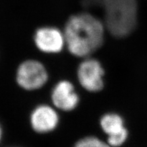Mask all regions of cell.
I'll use <instances>...</instances> for the list:
<instances>
[{
    "instance_id": "5b68a950",
    "label": "cell",
    "mask_w": 147,
    "mask_h": 147,
    "mask_svg": "<svg viewBox=\"0 0 147 147\" xmlns=\"http://www.w3.org/2000/svg\"><path fill=\"white\" fill-rule=\"evenodd\" d=\"M34 41L38 49L47 53H57L63 49L65 37L54 27H42L36 31Z\"/></svg>"
},
{
    "instance_id": "8992f818",
    "label": "cell",
    "mask_w": 147,
    "mask_h": 147,
    "mask_svg": "<svg viewBox=\"0 0 147 147\" xmlns=\"http://www.w3.org/2000/svg\"><path fill=\"white\" fill-rule=\"evenodd\" d=\"M51 99L57 108L64 111L74 110L79 102L78 95L75 92L73 84L67 80H62L55 85Z\"/></svg>"
},
{
    "instance_id": "7a4b0ae2",
    "label": "cell",
    "mask_w": 147,
    "mask_h": 147,
    "mask_svg": "<svg viewBox=\"0 0 147 147\" xmlns=\"http://www.w3.org/2000/svg\"><path fill=\"white\" fill-rule=\"evenodd\" d=\"M82 4L102 8L106 29L116 38L127 36L136 27V0H82Z\"/></svg>"
},
{
    "instance_id": "277c9868",
    "label": "cell",
    "mask_w": 147,
    "mask_h": 147,
    "mask_svg": "<svg viewBox=\"0 0 147 147\" xmlns=\"http://www.w3.org/2000/svg\"><path fill=\"white\" fill-rule=\"evenodd\" d=\"M77 75L80 84L88 91H100L104 87V69L95 59H84L78 66Z\"/></svg>"
},
{
    "instance_id": "30bf717a",
    "label": "cell",
    "mask_w": 147,
    "mask_h": 147,
    "mask_svg": "<svg viewBox=\"0 0 147 147\" xmlns=\"http://www.w3.org/2000/svg\"><path fill=\"white\" fill-rule=\"evenodd\" d=\"M74 147H95V137L88 136L76 142Z\"/></svg>"
},
{
    "instance_id": "6da1fadb",
    "label": "cell",
    "mask_w": 147,
    "mask_h": 147,
    "mask_svg": "<svg viewBox=\"0 0 147 147\" xmlns=\"http://www.w3.org/2000/svg\"><path fill=\"white\" fill-rule=\"evenodd\" d=\"M64 37L70 53L78 57H87L103 45L104 26L91 14H78L67 21Z\"/></svg>"
},
{
    "instance_id": "9c48e42d",
    "label": "cell",
    "mask_w": 147,
    "mask_h": 147,
    "mask_svg": "<svg viewBox=\"0 0 147 147\" xmlns=\"http://www.w3.org/2000/svg\"><path fill=\"white\" fill-rule=\"evenodd\" d=\"M127 130L125 129L123 130V131L116 134V135L112 136H108V143L111 146H119L125 142L127 138Z\"/></svg>"
},
{
    "instance_id": "8fae6325",
    "label": "cell",
    "mask_w": 147,
    "mask_h": 147,
    "mask_svg": "<svg viewBox=\"0 0 147 147\" xmlns=\"http://www.w3.org/2000/svg\"><path fill=\"white\" fill-rule=\"evenodd\" d=\"M1 134H2V131H1V126H0V141H1Z\"/></svg>"
},
{
    "instance_id": "ba28073f",
    "label": "cell",
    "mask_w": 147,
    "mask_h": 147,
    "mask_svg": "<svg viewBox=\"0 0 147 147\" xmlns=\"http://www.w3.org/2000/svg\"><path fill=\"white\" fill-rule=\"evenodd\" d=\"M100 125L108 136L116 135L125 129L124 121L120 115L115 113L104 115L100 120Z\"/></svg>"
},
{
    "instance_id": "3957f363",
    "label": "cell",
    "mask_w": 147,
    "mask_h": 147,
    "mask_svg": "<svg viewBox=\"0 0 147 147\" xmlns=\"http://www.w3.org/2000/svg\"><path fill=\"white\" fill-rule=\"evenodd\" d=\"M18 85L25 90L38 89L48 80V73L45 67L40 61L27 60L18 66L16 72Z\"/></svg>"
},
{
    "instance_id": "52a82bcc",
    "label": "cell",
    "mask_w": 147,
    "mask_h": 147,
    "mask_svg": "<svg viewBox=\"0 0 147 147\" xmlns=\"http://www.w3.org/2000/svg\"><path fill=\"white\" fill-rule=\"evenodd\" d=\"M32 128L38 133L45 134L54 130L57 126L59 117L56 111L47 105H40L32 112L30 117Z\"/></svg>"
}]
</instances>
